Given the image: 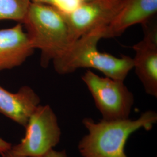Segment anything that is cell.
<instances>
[{"instance_id": "14", "label": "cell", "mask_w": 157, "mask_h": 157, "mask_svg": "<svg viewBox=\"0 0 157 157\" xmlns=\"http://www.w3.org/2000/svg\"><path fill=\"white\" fill-rule=\"evenodd\" d=\"M1 156H2V157H24L15 154L12 151L11 148L10 150H9L8 151L2 154Z\"/></svg>"}, {"instance_id": "11", "label": "cell", "mask_w": 157, "mask_h": 157, "mask_svg": "<svg viewBox=\"0 0 157 157\" xmlns=\"http://www.w3.org/2000/svg\"><path fill=\"white\" fill-rule=\"evenodd\" d=\"M31 0H0V21L12 20L22 23Z\"/></svg>"}, {"instance_id": "15", "label": "cell", "mask_w": 157, "mask_h": 157, "mask_svg": "<svg viewBox=\"0 0 157 157\" xmlns=\"http://www.w3.org/2000/svg\"><path fill=\"white\" fill-rule=\"evenodd\" d=\"M32 2H38V3H43L48 5L53 6L54 0H31Z\"/></svg>"}, {"instance_id": "6", "label": "cell", "mask_w": 157, "mask_h": 157, "mask_svg": "<svg viewBox=\"0 0 157 157\" xmlns=\"http://www.w3.org/2000/svg\"><path fill=\"white\" fill-rule=\"evenodd\" d=\"M126 0H93L79 4L65 14L74 42L95 29L105 28L118 14Z\"/></svg>"}, {"instance_id": "12", "label": "cell", "mask_w": 157, "mask_h": 157, "mask_svg": "<svg viewBox=\"0 0 157 157\" xmlns=\"http://www.w3.org/2000/svg\"><path fill=\"white\" fill-rule=\"evenodd\" d=\"M37 157H69L67 153L65 150L56 151L54 149H52L50 151L47 152L44 154Z\"/></svg>"}, {"instance_id": "10", "label": "cell", "mask_w": 157, "mask_h": 157, "mask_svg": "<svg viewBox=\"0 0 157 157\" xmlns=\"http://www.w3.org/2000/svg\"><path fill=\"white\" fill-rule=\"evenodd\" d=\"M40 104L39 96L29 86L13 93L0 86V113L24 128Z\"/></svg>"}, {"instance_id": "13", "label": "cell", "mask_w": 157, "mask_h": 157, "mask_svg": "<svg viewBox=\"0 0 157 157\" xmlns=\"http://www.w3.org/2000/svg\"><path fill=\"white\" fill-rule=\"evenodd\" d=\"M12 146L10 143L4 140L3 139H2L0 137V154L1 155L4 152L10 150Z\"/></svg>"}, {"instance_id": "9", "label": "cell", "mask_w": 157, "mask_h": 157, "mask_svg": "<svg viewBox=\"0 0 157 157\" xmlns=\"http://www.w3.org/2000/svg\"><path fill=\"white\" fill-rule=\"evenodd\" d=\"M157 12V0H126L122 9L103 32V38L121 36L130 27L145 24Z\"/></svg>"}, {"instance_id": "5", "label": "cell", "mask_w": 157, "mask_h": 157, "mask_svg": "<svg viewBox=\"0 0 157 157\" xmlns=\"http://www.w3.org/2000/svg\"><path fill=\"white\" fill-rule=\"evenodd\" d=\"M25 128V137L11 147L12 151L22 157L41 156L54 149L61 140V129L56 114L49 105H40Z\"/></svg>"}, {"instance_id": "8", "label": "cell", "mask_w": 157, "mask_h": 157, "mask_svg": "<svg viewBox=\"0 0 157 157\" xmlns=\"http://www.w3.org/2000/svg\"><path fill=\"white\" fill-rule=\"evenodd\" d=\"M34 50L21 23L0 30V71L22 65Z\"/></svg>"}, {"instance_id": "2", "label": "cell", "mask_w": 157, "mask_h": 157, "mask_svg": "<svg viewBox=\"0 0 157 157\" xmlns=\"http://www.w3.org/2000/svg\"><path fill=\"white\" fill-rule=\"evenodd\" d=\"M22 23L33 48L41 51L43 67L61 56L74 43L65 14L54 6L31 2Z\"/></svg>"}, {"instance_id": "1", "label": "cell", "mask_w": 157, "mask_h": 157, "mask_svg": "<svg viewBox=\"0 0 157 157\" xmlns=\"http://www.w3.org/2000/svg\"><path fill=\"white\" fill-rule=\"evenodd\" d=\"M157 122V112L151 110L136 119H102L96 122L84 118L82 123L87 133L78 143V151L83 157H128L124 147L130 136L141 129L150 130Z\"/></svg>"}, {"instance_id": "3", "label": "cell", "mask_w": 157, "mask_h": 157, "mask_svg": "<svg viewBox=\"0 0 157 157\" xmlns=\"http://www.w3.org/2000/svg\"><path fill=\"white\" fill-rule=\"evenodd\" d=\"M105 28L95 29L76 40L61 56L54 60L56 72L73 73L80 68H93L105 76L124 81L133 69V58L127 56L116 57L98 50L97 44L103 39Z\"/></svg>"}, {"instance_id": "4", "label": "cell", "mask_w": 157, "mask_h": 157, "mask_svg": "<svg viewBox=\"0 0 157 157\" xmlns=\"http://www.w3.org/2000/svg\"><path fill=\"white\" fill-rule=\"evenodd\" d=\"M82 79L102 119L113 121L129 118L135 99L124 81L101 77L91 71H87Z\"/></svg>"}, {"instance_id": "7", "label": "cell", "mask_w": 157, "mask_h": 157, "mask_svg": "<svg viewBox=\"0 0 157 157\" xmlns=\"http://www.w3.org/2000/svg\"><path fill=\"white\" fill-rule=\"evenodd\" d=\"M150 21L142 25L144 37L133 47V69L146 93L157 98V29Z\"/></svg>"}, {"instance_id": "16", "label": "cell", "mask_w": 157, "mask_h": 157, "mask_svg": "<svg viewBox=\"0 0 157 157\" xmlns=\"http://www.w3.org/2000/svg\"><path fill=\"white\" fill-rule=\"evenodd\" d=\"M78 4H82V3H84V2H87L93 0H78Z\"/></svg>"}]
</instances>
